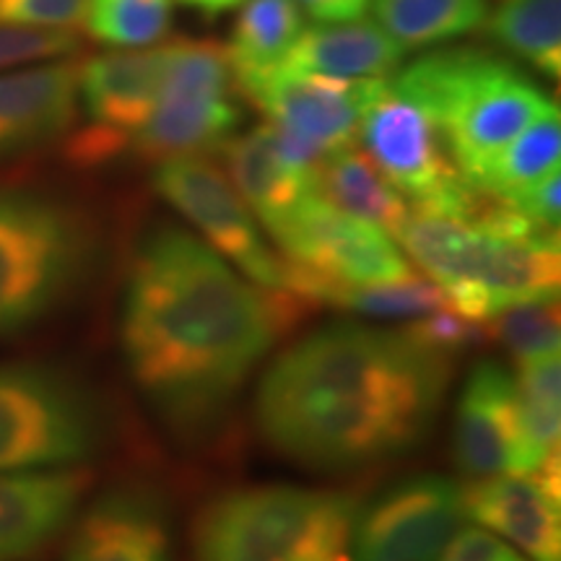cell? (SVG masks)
Wrapping results in <instances>:
<instances>
[{
	"mask_svg": "<svg viewBox=\"0 0 561 561\" xmlns=\"http://www.w3.org/2000/svg\"><path fill=\"white\" fill-rule=\"evenodd\" d=\"M79 104V62L60 60L0 76V159L37 149L70 128Z\"/></svg>",
	"mask_w": 561,
	"mask_h": 561,
	"instance_id": "obj_19",
	"label": "cell"
},
{
	"mask_svg": "<svg viewBox=\"0 0 561 561\" xmlns=\"http://www.w3.org/2000/svg\"><path fill=\"white\" fill-rule=\"evenodd\" d=\"M305 21L297 0H244L231 26L227 50L234 81L278 68L299 39Z\"/></svg>",
	"mask_w": 561,
	"mask_h": 561,
	"instance_id": "obj_23",
	"label": "cell"
},
{
	"mask_svg": "<svg viewBox=\"0 0 561 561\" xmlns=\"http://www.w3.org/2000/svg\"><path fill=\"white\" fill-rule=\"evenodd\" d=\"M231 83L234 73L219 42L167 45L157 102L130 146L151 161L224 149L242 121Z\"/></svg>",
	"mask_w": 561,
	"mask_h": 561,
	"instance_id": "obj_8",
	"label": "cell"
},
{
	"mask_svg": "<svg viewBox=\"0 0 561 561\" xmlns=\"http://www.w3.org/2000/svg\"><path fill=\"white\" fill-rule=\"evenodd\" d=\"M437 561H528L491 530L466 528L453 536Z\"/></svg>",
	"mask_w": 561,
	"mask_h": 561,
	"instance_id": "obj_32",
	"label": "cell"
},
{
	"mask_svg": "<svg viewBox=\"0 0 561 561\" xmlns=\"http://www.w3.org/2000/svg\"><path fill=\"white\" fill-rule=\"evenodd\" d=\"M354 496L299 486L229 491L201 512L193 561H331L354 528Z\"/></svg>",
	"mask_w": 561,
	"mask_h": 561,
	"instance_id": "obj_4",
	"label": "cell"
},
{
	"mask_svg": "<svg viewBox=\"0 0 561 561\" xmlns=\"http://www.w3.org/2000/svg\"><path fill=\"white\" fill-rule=\"evenodd\" d=\"M294 310L206 242L164 227L140 244L123 305L133 382L172 430L219 424Z\"/></svg>",
	"mask_w": 561,
	"mask_h": 561,
	"instance_id": "obj_1",
	"label": "cell"
},
{
	"mask_svg": "<svg viewBox=\"0 0 561 561\" xmlns=\"http://www.w3.org/2000/svg\"><path fill=\"white\" fill-rule=\"evenodd\" d=\"M87 486V473L66 468L0 473V561H24L58 538Z\"/></svg>",
	"mask_w": 561,
	"mask_h": 561,
	"instance_id": "obj_16",
	"label": "cell"
},
{
	"mask_svg": "<svg viewBox=\"0 0 561 561\" xmlns=\"http://www.w3.org/2000/svg\"><path fill=\"white\" fill-rule=\"evenodd\" d=\"M318 193L335 208L388 231L392 240L411 216L409 201L390 185L375 161L354 146H343L320 161Z\"/></svg>",
	"mask_w": 561,
	"mask_h": 561,
	"instance_id": "obj_22",
	"label": "cell"
},
{
	"mask_svg": "<svg viewBox=\"0 0 561 561\" xmlns=\"http://www.w3.org/2000/svg\"><path fill=\"white\" fill-rule=\"evenodd\" d=\"M405 50L367 19L301 30L280 68L331 79H382L401 68Z\"/></svg>",
	"mask_w": 561,
	"mask_h": 561,
	"instance_id": "obj_21",
	"label": "cell"
},
{
	"mask_svg": "<svg viewBox=\"0 0 561 561\" xmlns=\"http://www.w3.org/2000/svg\"><path fill=\"white\" fill-rule=\"evenodd\" d=\"M561 157V121L559 110L538 117L523 133H517L500 153H494L479 178L473 180V191L489 198L507 203L520 195L525 187L538 182L546 174L559 170Z\"/></svg>",
	"mask_w": 561,
	"mask_h": 561,
	"instance_id": "obj_25",
	"label": "cell"
},
{
	"mask_svg": "<svg viewBox=\"0 0 561 561\" xmlns=\"http://www.w3.org/2000/svg\"><path fill=\"white\" fill-rule=\"evenodd\" d=\"M180 3H185L187 9L198 11L201 16L216 19V16H221V13H227L231 9H240L244 0H180Z\"/></svg>",
	"mask_w": 561,
	"mask_h": 561,
	"instance_id": "obj_35",
	"label": "cell"
},
{
	"mask_svg": "<svg viewBox=\"0 0 561 561\" xmlns=\"http://www.w3.org/2000/svg\"><path fill=\"white\" fill-rule=\"evenodd\" d=\"M153 187L231 268L242 271L255 286L286 294V261L265 244L248 203L214 161L201 153L161 159Z\"/></svg>",
	"mask_w": 561,
	"mask_h": 561,
	"instance_id": "obj_11",
	"label": "cell"
},
{
	"mask_svg": "<svg viewBox=\"0 0 561 561\" xmlns=\"http://www.w3.org/2000/svg\"><path fill=\"white\" fill-rule=\"evenodd\" d=\"M453 453L462 473L536 476L559 455H546L525 426L517 380L500 362H479L460 392Z\"/></svg>",
	"mask_w": 561,
	"mask_h": 561,
	"instance_id": "obj_13",
	"label": "cell"
},
{
	"mask_svg": "<svg viewBox=\"0 0 561 561\" xmlns=\"http://www.w3.org/2000/svg\"><path fill=\"white\" fill-rule=\"evenodd\" d=\"M466 507L462 486L445 476H416L356 512L351 528V561H437Z\"/></svg>",
	"mask_w": 561,
	"mask_h": 561,
	"instance_id": "obj_14",
	"label": "cell"
},
{
	"mask_svg": "<svg viewBox=\"0 0 561 561\" xmlns=\"http://www.w3.org/2000/svg\"><path fill=\"white\" fill-rule=\"evenodd\" d=\"M390 83L432 117L471 187L494 153L557 107L525 70L486 50L426 55Z\"/></svg>",
	"mask_w": 561,
	"mask_h": 561,
	"instance_id": "obj_3",
	"label": "cell"
},
{
	"mask_svg": "<svg viewBox=\"0 0 561 561\" xmlns=\"http://www.w3.org/2000/svg\"><path fill=\"white\" fill-rule=\"evenodd\" d=\"M231 185L265 227L284 219L297 203L318 191V170L299 164L280 146L273 125H257L224 144Z\"/></svg>",
	"mask_w": 561,
	"mask_h": 561,
	"instance_id": "obj_20",
	"label": "cell"
},
{
	"mask_svg": "<svg viewBox=\"0 0 561 561\" xmlns=\"http://www.w3.org/2000/svg\"><path fill=\"white\" fill-rule=\"evenodd\" d=\"M79 37L68 30H39L0 21V70L24 66V62L66 58L79 50Z\"/></svg>",
	"mask_w": 561,
	"mask_h": 561,
	"instance_id": "obj_30",
	"label": "cell"
},
{
	"mask_svg": "<svg viewBox=\"0 0 561 561\" xmlns=\"http://www.w3.org/2000/svg\"><path fill=\"white\" fill-rule=\"evenodd\" d=\"M450 356L409 331L320 328L263 375L257 430L280 455L320 471L398 458L432 432Z\"/></svg>",
	"mask_w": 561,
	"mask_h": 561,
	"instance_id": "obj_2",
	"label": "cell"
},
{
	"mask_svg": "<svg viewBox=\"0 0 561 561\" xmlns=\"http://www.w3.org/2000/svg\"><path fill=\"white\" fill-rule=\"evenodd\" d=\"M466 517L533 561H561L559 494L533 476H491L462 489Z\"/></svg>",
	"mask_w": 561,
	"mask_h": 561,
	"instance_id": "obj_18",
	"label": "cell"
},
{
	"mask_svg": "<svg viewBox=\"0 0 561 561\" xmlns=\"http://www.w3.org/2000/svg\"><path fill=\"white\" fill-rule=\"evenodd\" d=\"M369 5L405 53L468 37L489 19V0H369Z\"/></svg>",
	"mask_w": 561,
	"mask_h": 561,
	"instance_id": "obj_24",
	"label": "cell"
},
{
	"mask_svg": "<svg viewBox=\"0 0 561 561\" xmlns=\"http://www.w3.org/2000/svg\"><path fill=\"white\" fill-rule=\"evenodd\" d=\"M559 170H553L546 178L533 182L530 187H525L520 195H515L504 206L515 208L517 214H523L525 219L538 224V227L559 231Z\"/></svg>",
	"mask_w": 561,
	"mask_h": 561,
	"instance_id": "obj_33",
	"label": "cell"
},
{
	"mask_svg": "<svg viewBox=\"0 0 561 561\" xmlns=\"http://www.w3.org/2000/svg\"><path fill=\"white\" fill-rule=\"evenodd\" d=\"M297 5L318 24L356 21L369 11V0H297Z\"/></svg>",
	"mask_w": 561,
	"mask_h": 561,
	"instance_id": "obj_34",
	"label": "cell"
},
{
	"mask_svg": "<svg viewBox=\"0 0 561 561\" xmlns=\"http://www.w3.org/2000/svg\"><path fill=\"white\" fill-rule=\"evenodd\" d=\"M66 561H172L164 507L144 489L110 491L76 525Z\"/></svg>",
	"mask_w": 561,
	"mask_h": 561,
	"instance_id": "obj_17",
	"label": "cell"
},
{
	"mask_svg": "<svg viewBox=\"0 0 561 561\" xmlns=\"http://www.w3.org/2000/svg\"><path fill=\"white\" fill-rule=\"evenodd\" d=\"M87 0H0V21L39 30H73L83 26Z\"/></svg>",
	"mask_w": 561,
	"mask_h": 561,
	"instance_id": "obj_31",
	"label": "cell"
},
{
	"mask_svg": "<svg viewBox=\"0 0 561 561\" xmlns=\"http://www.w3.org/2000/svg\"><path fill=\"white\" fill-rule=\"evenodd\" d=\"M559 280V231L483 195L471 216L460 268L442 294L460 318L486 322L512 307L557 301Z\"/></svg>",
	"mask_w": 561,
	"mask_h": 561,
	"instance_id": "obj_6",
	"label": "cell"
},
{
	"mask_svg": "<svg viewBox=\"0 0 561 561\" xmlns=\"http://www.w3.org/2000/svg\"><path fill=\"white\" fill-rule=\"evenodd\" d=\"M356 133L364 153L413 208L450 216L479 210L483 195L462 180L437 125L390 81L371 96Z\"/></svg>",
	"mask_w": 561,
	"mask_h": 561,
	"instance_id": "obj_9",
	"label": "cell"
},
{
	"mask_svg": "<svg viewBox=\"0 0 561 561\" xmlns=\"http://www.w3.org/2000/svg\"><path fill=\"white\" fill-rule=\"evenodd\" d=\"M268 231L286 261L333 284L377 286L413 276L409 257L388 231L335 208L318 191L305 195Z\"/></svg>",
	"mask_w": 561,
	"mask_h": 561,
	"instance_id": "obj_12",
	"label": "cell"
},
{
	"mask_svg": "<svg viewBox=\"0 0 561 561\" xmlns=\"http://www.w3.org/2000/svg\"><path fill=\"white\" fill-rule=\"evenodd\" d=\"M331 561H351V557H346V553H343V551H341V553H339V557H333Z\"/></svg>",
	"mask_w": 561,
	"mask_h": 561,
	"instance_id": "obj_36",
	"label": "cell"
},
{
	"mask_svg": "<svg viewBox=\"0 0 561 561\" xmlns=\"http://www.w3.org/2000/svg\"><path fill=\"white\" fill-rule=\"evenodd\" d=\"M491 333L517 362L559 354V310L557 301H530L491 318Z\"/></svg>",
	"mask_w": 561,
	"mask_h": 561,
	"instance_id": "obj_29",
	"label": "cell"
},
{
	"mask_svg": "<svg viewBox=\"0 0 561 561\" xmlns=\"http://www.w3.org/2000/svg\"><path fill=\"white\" fill-rule=\"evenodd\" d=\"M102 442L87 390L37 364H0V473L45 471L91 458Z\"/></svg>",
	"mask_w": 561,
	"mask_h": 561,
	"instance_id": "obj_7",
	"label": "cell"
},
{
	"mask_svg": "<svg viewBox=\"0 0 561 561\" xmlns=\"http://www.w3.org/2000/svg\"><path fill=\"white\" fill-rule=\"evenodd\" d=\"M167 47L112 50L79 66V96L89 128L70 140L79 164H102L128 149L157 102Z\"/></svg>",
	"mask_w": 561,
	"mask_h": 561,
	"instance_id": "obj_15",
	"label": "cell"
},
{
	"mask_svg": "<svg viewBox=\"0 0 561 561\" xmlns=\"http://www.w3.org/2000/svg\"><path fill=\"white\" fill-rule=\"evenodd\" d=\"M483 26L517 60L561 76V0H496Z\"/></svg>",
	"mask_w": 561,
	"mask_h": 561,
	"instance_id": "obj_26",
	"label": "cell"
},
{
	"mask_svg": "<svg viewBox=\"0 0 561 561\" xmlns=\"http://www.w3.org/2000/svg\"><path fill=\"white\" fill-rule=\"evenodd\" d=\"M91 237L60 203L0 191V335L32 325L87 276Z\"/></svg>",
	"mask_w": 561,
	"mask_h": 561,
	"instance_id": "obj_5",
	"label": "cell"
},
{
	"mask_svg": "<svg viewBox=\"0 0 561 561\" xmlns=\"http://www.w3.org/2000/svg\"><path fill=\"white\" fill-rule=\"evenodd\" d=\"M382 79H331L273 68L237 87L271 117L289 157L318 170L328 153L351 146Z\"/></svg>",
	"mask_w": 561,
	"mask_h": 561,
	"instance_id": "obj_10",
	"label": "cell"
},
{
	"mask_svg": "<svg viewBox=\"0 0 561 561\" xmlns=\"http://www.w3.org/2000/svg\"><path fill=\"white\" fill-rule=\"evenodd\" d=\"M83 26L102 45L140 50L167 37L172 0H87Z\"/></svg>",
	"mask_w": 561,
	"mask_h": 561,
	"instance_id": "obj_27",
	"label": "cell"
},
{
	"mask_svg": "<svg viewBox=\"0 0 561 561\" xmlns=\"http://www.w3.org/2000/svg\"><path fill=\"white\" fill-rule=\"evenodd\" d=\"M517 392L525 426H528L533 442L546 455H559V432H561V362L559 354H543L536 359L517 362Z\"/></svg>",
	"mask_w": 561,
	"mask_h": 561,
	"instance_id": "obj_28",
	"label": "cell"
}]
</instances>
